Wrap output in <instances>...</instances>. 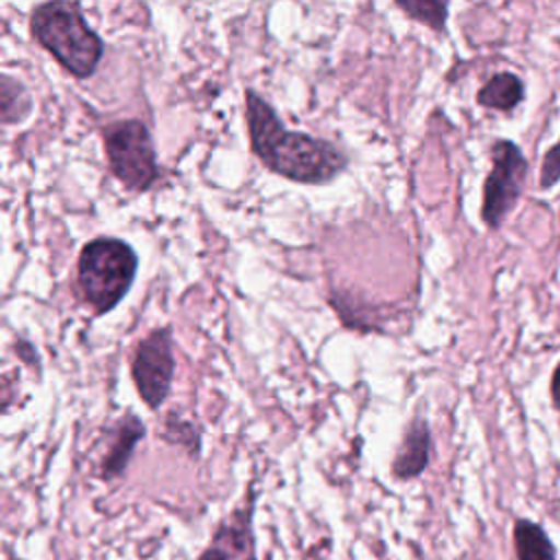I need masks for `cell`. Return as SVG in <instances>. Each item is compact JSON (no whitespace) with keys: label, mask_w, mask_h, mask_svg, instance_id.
Listing matches in <instances>:
<instances>
[{"label":"cell","mask_w":560,"mask_h":560,"mask_svg":"<svg viewBox=\"0 0 560 560\" xmlns=\"http://www.w3.org/2000/svg\"><path fill=\"white\" fill-rule=\"evenodd\" d=\"M147 435V427L144 422L127 411L122 418H118V422L114 424L112 429V440H109V446L101 459V477L105 481H112V479H118L120 475H125L127 470V464L136 451V444Z\"/></svg>","instance_id":"ba28073f"},{"label":"cell","mask_w":560,"mask_h":560,"mask_svg":"<svg viewBox=\"0 0 560 560\" xmlns=\"http://www.w3.org/2000/svg\"><path fill=\"white\" fill-rule=\"evenodd\" d=\"M162 440L171 442V444H179L184 446L190 455H199L201 448V440H199V431L195 429L192 422L177 418L175 413H171L164 422L162 429Z\"/></svg>","instance_id":"4fadbf2b"},{"label":"cell","mask_w":560,"mask_h":560,"mask_svg":"<svg viewBox=\"0 0 560 560\" xmlns=\"http://www.w3.org/2000/svg\"><path fill=\"white\" fill-rule=\"evenodd\" d=\"M175 374V354L171 328H155L133 350L131 378L142 402L158 411L171 394Z\"/></svg>","instance_id":"8992f818"},{"label":"cell","mask_w":560,"mask_h":560,"mask_svg":"<svg viewBox=\"0 0 560 560\" xmlns=\"http://www.w3.org/2000/svg\"><path fill=\"white\" fill-rule=\"evenodd\" d=\"M525 96L523 81L514 72H499L490 77L481 90L477 92V103L488 109H499V112H510L514 109Z\"/></svg>","instance_id":"9c48e42d"},{"label":"cell","mask_w":560,"mask_h":560,"mask_svg":"<svg viewBox=\"0 0 560 560\" xmlns=\"http://www.w3.org/2000/svg\"><path fill=\"white\" fill-rule=\"evenodd\" d=\"M15 346H20V348H22V350H18V348H15V354H18V357H22L28 365H37V352H35V348H33L31 343H26V341H18Z\"/></svg>","instance_id":"2e32d148"},{"label":"cell","mask_w":560,"mask_h":560,"mask_svg":"<svg viewBox=\"0 0 560 560\" xmlns=\"http://www.w3.org/2000/svg\"><path fill=\"white\" fill-rule=\"evenodd\" d=\"M103 147L112 175L127 190L144 192L158 182V153L151 131L142 120L125 118L105 125Z\"/></svg>","instance_id":"277c9868"},{"label":"cell","mask_w":560,"mask_h":560,"mask_svg":"<svg viewBox=\"0 0 560 560\" xmlns=\"http://www.w3.org/2000/svg\"><path fill=\"white\" fill-rule=\"evenodd\" d=\"M429 451H431V433L424 416L416 413L396 448V455L392 459V475L400 481H409L413 477H420L429 464Z\"/></svg>","instance_id":"52a82bcc"},{"label":"cell","mask_w":560,"mask_h":560,"mask_svg":"<svg viewBox=\"0 0 560 560\" xmlns=\"http://www.w3.org/2000/svg\"><path fill=\"white\" fill-rule=\"evenodd\" d=\"M33 114V96L28 88L4 72L0 77V120L4 125H22Z\"/></svg>","instance_id":"30bf717a"},{"label":"cell","mask_w":560,"mask_h":560,"mask_svg":"<svg viewBox=\"0 0 560 560\" xmlns=\"http://www.w3.org/2000/svg\"><path fill=\"white\" fill-rule=\"evenodd\" d=\"M396 9H400L407 18L429 26L431 31H444L448 18V2L435 0H396Z\"/></svg>","instance_id":"7c38bea8"},{"label":"cell","mask_w":560,"mask_h":560,"mask_svg":"<svg viewBox=\"0 0 560 560\" xmlns=\"http://www.w3.org/2000/svg\"><path fill=\"white\" fill-rule=\"evenodd\" d=\"M514 547L518 560H556L553 545L542 527L525 518L514 523Z\"/></svg>","instance_id":"8fae6325"},{"label":"cell","mask_w":560,"mask_h":560,"mask_svg":"<svg viewBox=\"0 0 560 560\" xmlns=\"http://www.w3.org/2000/svg\"><path fill=\"white\" fill-rule=\"evenodd\" d=\"M33 39L72 77L88 79L96 72L105 42L85 22L79 2L50 0L31 9Z\"/></svg>","instance_id":"7a4b0ae2"},{"label":"cell","mask_w":560,"mask_h":560,"mask_svg":"<svg viewBox=\"0 0 560 560\" xmlns=\"http://www.w3.org/2000/svg\"><path fill=\"white\" fill-rule=\"evenodd\" d=\"M138 273L136 249L116 236L88 241L77 258V291L96 317L116 308Z\"/></svg>","instance_id":"3957f363"},{"label":"cell","mask_w":560,"mask_h":560,"mask_svg":"<svg viewBox=\"0 0 560 560\" xmlns=\"http://www.w3.org/2000/svg\"><path fill=\"white\" fill-rule=\"evenodd\" d=\"M551 398H553L556 409H560V363L551 376Z\"/></svg>","instance_id":"e0dca14e"},{"label":"cell","mask_w":560,"mask_h":560,"mask_svg":"<svg viewBox=\"0 0 560 560\" xmlns=\"http://www.w3.org/2000/svg\"><path fill=\"white\" fill-rule=\"evenodd\" d=\"M490 153L492 168L483 182L481 219L488 228H499L521 197L527 175V160L521 147L512 140H497Z\"/></svg>","instance_id":"5b68a950"},{"label":"cell","mask_w":560,"mask_h":560,"mask_svg":"<svg viewBox=\"0 0 560 560\" xmlns=\"http://www.w3.org/2000/svg\"><path fill=\"white\" fill-rule=\"evenodd\" d=\"M249 149L258 162L298 184H328L348 168V155L335 142L287 129L278 112L252 88L245 90Z\"/></svg>","instance_id":"6da1fadb"},{"label":"cell","mask_w":560,"mask_h":560,"mask_svg":"<svg viewBox=\"0 0 560 560\" xmlns=\"http://www.w3.org/2000/svg\"><path fill=\"white\" fill-rule=\"evenodd\" d=\"M199 560H232V553H230L225 547H219L217 542H212V545H208V547L201 551Z\"/></svg>","instance_id":"9a60e30c"},{"label":"cell","mask_w":560,"mask_h":560,"mask_svg":"<svg viewBox=\"0 0 560 560\" xmlns=\"http://www.w3.org/2000/svg\"><path fill=\"white\" fill-rule=\"evenodd\" d=\"M558 179H560V144L551 147V149L545 153L542 168H540V186H542V188H549V186H553Z\"/></svg>","instance_id":"5bb4252c"}]
</instances>
